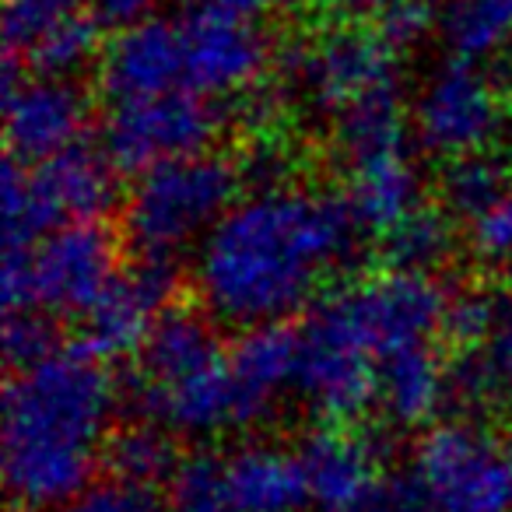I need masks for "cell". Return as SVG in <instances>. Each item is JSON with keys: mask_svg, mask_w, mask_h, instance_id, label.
<instances>
[{"mask_svg": "<svg viewBox=\"0 0 512 512\" xmlns=\"http://www.w3.org/2000/svg\"><path fill=\"white\" fill-rule=\"evenodd\" d=\"M88 127V95L64 78H18L8 67L4 81V137L11 162L43 165L78 148Z\"/></svg>", "mask_w": 512, "mask_h": 512, "instance_id": "obj_13", "label": "cell"}, {"mask_svg": "<svg viewBox=\"0 0 512 512\" xmlns=\"http://www.w3.org/2000/svg\"><path fill=\"white\" fill-rule=\"evenodd\" d=\"M505 453H509V463H512V428H509V435H505Z\"/></svg>", "mask_w": 512, "mask_h": 512, "instance_id": "obj_38", "label": "cell"}, {"mask_svg": "<svg viewBox=\"0 0 512 512\" xmlns=\"http://www.w3.org/2000/svg\"><path fill=\"white\" fill-rule=\"evenodd\" d=\"M453 60L488 64L512 46V0H453L439 18Z\"/></svg>", "mask_w": 512, "mask_h": 512, "instance_id": "obj_21", "label": "cell"}, {"mask_svg": "<svg viewBox=\"0 0 512 512\" xmlns=\"http://www.w3.org/2000/svg\"><path fill=\"white\" fill-rule=\"evenodd\" d=\"M379 404L400 428L432 425L435 414L453 404V365L432 344L397 351L379 365Z\"/></svg>", "mask_w": 512, "mask_h": 512, "instance_id": "obj_18", "label": "cell"}, {"mask_svg": "<svg viewBox=\"0 0 512 512\" xmlns=\"http://www.w3.org/2000/svg\"><path fill=\"white\" fill-rule=\"evenodd\" d=\"M193 8H218L228 15H242V18H260V15H274V11H292L299 8L302 0H186Z\"/></svg>", "mask_w": 512, "mask_h": 512, "instance_id": "obj_37", "label": "cell"}, {"mask_svg": "<svg viewBox=\"0 0 512 512\" xmlns=\"http://www.w3.org/2000/svg\"><path fill=\"white\" fill-rule=\"evenodd\" d=\"M99 18L92 11H74L64 22L46 29L43 36L32 43L25 60L39 78H64L74 81V74L85 71L95 57H102V39H99Z\"/></svg>", "mask_w": 512, "mask_h": 512, "instance_id": "obj_25", "label": "cell"}, {"mask_svg": "<svg viewBox=\"0 0 512 512\" xmlns=\"http://www.w3.org/2000/svg\"><path fill=\"white\" fill-rule=\"evenodd\" d=\"M351 512H446V509H439L432 502V495L421 488L414 474H397V477H383L379 488Z\"/></svg>", "mask_w": 512, "mask_h": 512, "instance_id": "obj_33", "label": "cell"}, {"mask_svg": "<svg viewBox=\"0 0 512 512\" xmlns=\"http://www.w3.org/2000/svg\"><path fill=\"white\" fill-rule=\"evenodd\" d=\"M218 137V113L193 92L151 95V99L116 102L102 127V151L123 172H144L179 158L207 155Z\"/></svg>", "mask_w": 512, "mask_h": 512, "instance_id": "obj_10", "label": "cell"}, {"mask_svg": "<svg viewBox=\"0 0 512 512\" xmlns=\"http://www.w3.org/2000/svg\"><path fill=\"white\" fill-rule=\"evenodd\" d=\"M232 512H302L309 505L299 453L274 442H249L225 453Z\"/></svg>", "mask_w": 512, "mask_h": 512, "instance_id": "obj_17", "label": "cell"}, {"mask_svg": "<svg viewBox=\"0 0 512 512\" xmlns=\"http://www.w3.org/2000/svg\"><path fill=\"white\" fill-rule=\"evenodd\" d=\"M309 505L320 512H351L383 481V446L351 425H323L299 442Z\"/></svg>", "mask_w": 512, "mask_h": 512, "instance_id": "obj_15", "label": "cell"}, {"mask_svg": "<svg viewBox=\"0 0 512 512\" xmlns=\"http://www.w3.org/2000/svg\"><path fill=\"white\" fill-rule=\"evenodd\" d=\"M435 25H439V18H435V0H414V4H404V8L390 11V15L379 22V36L400 53V50L418 46Z\"/></svg>", "mask_w": 512, "mask_h": 512, "instance_id": "obj_34", "label": "cell"}, {"mask_svg": "<svg viewBox=\"0 0 512 512\" xmlns=\"http://www.w3.org/2000/svg\"><path fill=\"white\" fill-rule=\"evenodd\" d=\"M295 393L327 425H351L379 400V358L355 327L341 292L323 295L306 309Z\"/></svg>", "mask_w": 512, "mask_h": 512, "instance_id": "obj_6", "label": "cell"}, {"mask_svg": "<svg viewBox=\"0 0 512 512\" xmlns=\"http://www.w3.org/2000/svg\"><path fill=\"white\" fill-rule=\"evenodd\" d=\"M64 512H172V505L158 488H144V484H127L109 477V481L92 484Z\"/></svg>", "mask_w": 512, "mask_h": 512, "instance_id": "obj_28", "label": "cell"}, {"mask_svg": "<svg viewBox=\"0 0 512 512\" xmlns=\"http://www.w3.org/2000/svg\"><path fill=\"white\" fill-rule=\"evenodd\" d=\"M337 18L344 22H383L390 11L404 8V4H414V0H323Z\"/></svg>", "mask_w": 512, "mask_h": 512, "instance_id": "obj_36", "label": "cell"}, {"mask_svg": "<svg viewBox=\"0 0 512 512\" xmlns=\"http://www.w3.org/2000/svg\"><path fill=\"white\" fill-rule=\"evenodd\" d=\"M116 165L88 144L43 165L4 169V249L36 246L67 225H99L116 207Z\"/></svg>", "mask_w": 512, "mask_h": 512, "instance_id": "obj_4", "label": "cell"}, {"mask_svg": "<svg viewBox=\"0 0 512 512\" xmlns=\"http://www.w3.org/2000/svg\"><path fill=\"white\" fill-rule=\"evenodd\" d=\"M116 274L113 235L102 225H67L36 246L4 249L0 292L8 313L85 316Z\"/></svg>", "mask_w": 512, "mask_h": 512, "instance_id": "obj_5", "label": "cell"}, {"mask_svg": "<svg viewBox=\"0 0 512 512\" xmlns=\"http://www.w3.org/2000/svg\"><path fill=\"white\" fill-rule=\"evenodd\" d=\"M228 365L239 383L242 397L264 421L271 414L274 400L285 390H295L299 376V330L285 323H267V327L242 330L235 348L228 351Z\"/></svg>", "mask_w": 512, "mask_h": 512, "instance_id": "obj_20", "label": "cell"}, {"mask_svg": "<svg viewBox=\"0 0 512 512\" xmlns=\"http://www.w3.org/2000/svg\"><path fill=\"white\" fill-rule=\"evenodd\" d=\"M491 320H495V295L484 292H453L446 309V323H442V334L453 344L477 351L488 341Z\"/></svg>", "mask_w": 512, "mask_h": 512, "instance_id": "obj_30", "label": "cell"}, {"mask_svg": "<svg viewBox=\"0 0 512 512\" xmlns=\"http://www.w3.org/2000/svg\"><path fill=\"white\" fill-rule=\"evenodd\" d=\"M512 190L509 169H505L502 158H495L491 151L481 155L456 158L442 169L439 193H442V211L463 218L474 225L481 214H488L505 193Z\"/></svg>", "mask_w": 512, "mask_h": 512, "instance_id": "obj_24", "label": "cell"}, {"mask_svg": "<svg viewBox=\"0 0 512 512\" xmlns=\"http://www.w3.org/2000/svg\"><path fill=\"white\" fill-rule=\"evenodd\" d=\"M134 404L148 425L186 439H211L232 428L260 425L235 383L228 355L165 379H134Z\"/></svg>", "mask_w": 512, "mask_h": 512, "instance_id": "obj_11", "label": "cell"}, {"mask_svg": "<svg viewBox=\"0 0 512 512\" xmlns=\"http://www.w3.org/2000/svg\"><path fill=\"white\" fill-rule=\"evenodd\" d=\"M344 176H348L344 200H348L358 228L383 235L397 221H404L414 207H421V179L418 169H414L411 148L379 151V155L348 162Z\"/></svg>", "mask_w": 512, "mask_h": 512, "instance_id": "obj_19", "label": "cell"}, {"mask_svg": "<svg viewBox=\"0 0 512 512\" xmlns=\"http://www.w3.org/2000/svg\"><path fill=\"white\" fill-rule=\"evenodd\" d=\"M106 460L109 474L116 481H127V484H144V488H158V484H169L179 460L176 453V442L165 428L158 425H130L113 432V439L106 442Z\"/></svg>", "mask_w": 512, "mask_h": 512, "instance_id": "obj_22", "label": "cell"}, {"mask_svg": "<svg viewBox=\"0 0 512 512\" xmlns=\"http://www.w3.org/2000/svg\"><path fill=\"white\" fill-rule=\"evenodd\" d=\"M383 256L390 271H411V274H432L435 267L453 253V221L442 207H414L404 221L379 235Z\"/></svg>", "mask_w": 512, "mask_h": 512, "instance_id": "obj_23", "label": "cell"}, {"mask_svg": "<svg viewBox=\"0 0 512 512\" xmlns=\"http://www.w3.org/2000/svg\"><path fill=\"white\" fill-rule=\"evenodd\" d=\"M411 474L446 512H512L509 453L467 418L428 428Z\"/></svg>", "mask_w": 512, "mask_h": 512, "instance_id": "obj_8", "label": "cell"}, {"mask_svg": "<svg viewBox=\"0 0 512 512\" xmlns=\"http://www.w3.org/2000/svg\"><path fill=\"white\" fill-rule=\"evenodd\" d=\"M0 467L15 509H67L113 439L116 383L88 348H60L4 386Z\"/></svg>", "mask_w": 512, "mask_h": 512, "instance_id": "obj_2", "label": "cell"}, {"mask_svg": "<svg viewBox=\"0 0 512 512\" xmlns=\"http://www.w3.org/2000/svg\"><path fill=\"white\" fill-rule=\"evenodd\" d=\"M78 11V0H4V46L8 53H29L32 43Z\"/></svg>", "mask_w": 512, "mask_h": 512, "instance_id": "obj_27", "label": "cell"}, {"mask_svg": "<svg viewBox=\"0 0 512 512\" xmlns=\"http://www.w3.org/2000/svg\"><path fill=\"white\" fill-rule=\"evenodd\" d=\"M176 292L169 264H144L116 274L102 299L85 313V348L95 358H123L148 344L151 330L169 313V299Z\"/></svg>", "mask_w": 512, "mask_h": 512, "instance_id": "obj_14", "label": "cell"}, {"mask_svg": "<svg viewBox=\"0 0 512 512\" xmlns=\"http://www.w3.org/2000/svg\"><path fill=\"white\" fill-rule=\"evenodd\" d=\"M288 78L309 106L330 120H341L379 95L400 92L397 50L379 32H365L358 25H337L295 46L288 57Z\"/></svg>", "mask_w": 512, "mask_h": 512, "instance_id": "obj_7", "label": "cell"}, {"mask_svg": "<svg viewBox=\"0 0 512 512\" xmlns=\"http://www.w3.org/2000/svg\"><path fill=\"white\" fill-rule=\"evenodd\" d=\"M57 348V334H53L50 320L43 313H8L4 320V358L11 369H29V365L50 358Z\"/></svg>", "mask_w": 512, "mask_h": 512, "instance_id": "obj_29", "label": "cell"}, {"mask_svg": "<svg viewBox=\"0 0 512 512\" xmlns=\"http://www.w3.org/2000/svg\"><path fill=\"white\" fill-rule=\"evenodd\" d=\"M481 358L495 376L498 390L512 393V285L495 295V320L488 341L481 344Z\"/></svg>", "mask_w": 512, "mask_h": 512, "instance_id": "obj_32", "label": "cell"}, {"mask_svg": "<svg viewBox=\"0 0 512 512\" xmlns=\"http://www.w3.org/2000/svg\"><path fill=\"white\" fill-rule=\"evenodd\" d=\"M99 85L113 99V106L179 92L183 88L179 22L148 18L134 29L116 32V39H109L99 57Z\"/></svg>", "mask_w": 512, "mask_h": 512, "instance_id": "obj_16", "label": "cell"}, {"mask_svg": "<svg viewBox=\"0 0 512 512\" xmlns=\"http://www.w3.org/2000/svg\"><path fill=\"white\" fill-rule=\"evenodd\" d=\"M158 0H92V15L102 25H113V29H134V25L148 22L151 11H155Z\"/></svg>", "mask_w": 512, "mask_h": 512, "instance_id": "obj_35", "label": "cell"}, {"mask_svg": "<svg viewBox=\"0 0 512 512\" xmlns=\"http://www.w3.org/2000/svg\"><path fill=\"white\" fill-rule=\"evenodd\" d=\"M239 169L225 155H193L134 179L123 204V235L144 264H169L214 232L239 200Z\"/></svg>", "mask_w": 512, "mask_h": 512, "instance_id": "obj_3", "label": "cell"}, {"mask_svg": "<svg viewBox=\"0 0 512 512\" xmlns=\"http://www.w3.org/2000/svg\"><path fill=\"white\" fill-rule=\"evenodd\" d=\"M470 249L488 267H512V190L470 225Z\"/></svg>", "mask_w": 512, "mask_h": 512, "instance_id": "obj_31", "label": "cell"}, {"mask_svg": "<svg viewBox=\"0 0 512 512\" xmlns=\"http://www.w3.org/2000/svg\"><path fill=\"white\" fill-rule=\"evenodd\" d=\"M348 200L302 183H267L232 204L200 242L193 285L211 320L253 330L285 323L355 253Z\"/></svg>", "mask_w": 512, "mask_h": 512, "instance_id": "obj_1", "label": "cell"}, {"mask_svg": "<svg viewBox=\"0 0 512 512\" xmlns=\"http://www.w3.org/2000/svg\"><path fill=\"white\" fill-rule=\"evenodd\" d=\"M505 127V92L484 67L449 60L421 85L411 109V130L428 155L467 158L488 151Z\"/></svg>", "mask_w": 512, "mask_h": 512, "instance_id": "obj_9", "label": "cell"}, {"mask_svg": "<svg viewBox=\"0 0 512 512\" xmlns=\"http://www.w3.org/2000/svg\"><path fill=\"white\" fill-rule=\"evenodd\" d=\"M183 88L200 99L242 95L260 85L271 67V39L253 18L218 8H197L179 18Z\"/></svg>", "mask_w": 512, "mask_h": 512, "instance_id": "obj_12", "label": "cell"}, {"mask_svg": "<svg viewBox=\"0 0 512 512\" xmlns=\"http://www.w3.org/2000/svg\"><path fill=\"white\" fill-rule=\"evenodd\" d=\"M172 512H232L225 481V456L218 453H190L176 467L169 481Z\"/></svg>", "mask_w": 512, "mask_h": 512, "instance_id": "obj_26", "label": "cell"}]
</instances>
